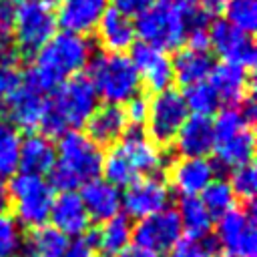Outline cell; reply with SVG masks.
<instances>
[{
  "label": "cell",
  "mask_w": 257,
  "mask_h": 257,
  "mask_svg": "<svg viewBox=\"0 0 257 257\" xmlns=\"http://www.w3.org/2000/svg\"><path fill=\"white\" fill-rule=\"evenodd\" d=\"M92 56V44L86 36L56 32L34 56V64L26 74V82L42 94L52 92L64 80L78 74Z\"/></svg>",
  "instance_id": "1"
},
{
  "label": "cell",
  "mask_w": 257,
  "mask_h": 257,
  "mask_svg": "<svg viewBox=\"0 0 257 257\" xmlns=\"http://www.w3.org/2000/svg\"><path fill=\"white\" fill-rule=\"evenodd\" d=\"M98 106V96L84 74H74L64 80L58 88L52 90V96L46 100L44 112L40 116V135L46 139L62 137L68 131H78L94 108Z\"/></svg>",
  "instance_id": "2"
},
{
  "label": "cell",
  "mask_w": 257,
  "mask_h": 257,
  "mask_svg": "<svg viewBox=\"0 0 257 257\" xmlns=\"http://www.w3.org/2000/svg\"><path fill=\"white\" fill-rule=\"evenodd\" d=\"M102 151L80 131H68L58 139L56 165L48 173L50 187L60 193L74 191L102 173Z\"/></svg>",
  "instance_id": "3"
},
{
  "label": "cell",
  "mask_w": 257,
  "mask_h": 257,
  "mask_svg": "<svg viewBox=\"0 0 257 257\" xmlns=\"http://www.w3.org/2000/svg\"><path fill=\"white\" fill-rule=\"evenodd\" d=\"M88 80L98 98L106 104L128 102L141 90V78L126 54L100 52L88 60Z\"/></svg>",
  "instance_id": "4"
},
{
  "label": "cell",
  "mask_w": 257,
  "mask_h": 257,
  "mask_svg": "<svg viewBox=\"0 0 257 257\" xmlns=\"http://www.w3.org/2000/svg\"><path fill=\"white\" fill-rule=\"evenodd\" d=\"M135 32L141 36V42L163 52L181 48L187 40L185 4L177 0H155L151 8L137 16Z\"/></svg>",
  "instance_id": "5"
},
{
  "label": "cell",
  "mask_w": 257,
  "mask_h": 257,
  "mask_svg": "<svg viewBox=\"0 0 257 257\" xmlns=\"http://www.w3.org/2000/svg\"><path fill=\"white\" fill-rule=\"evenodd\" d=\"M8 201L14 209V219L20 227L38 229L48 225L50 209L54 203V189L44 177L18 173L8 187Z\"/></svg>",
  "instance_id": "6"
},
{
  "label": "cell",
  "mask_w": 257,
  "mask_h": 257,
  "mask_svg": "<svg viewBox=\"0 0 257 257\" xmlns=\"http://www.w3.org/2000/svg\"><path fill=\"white\" fill-rule=\"evenodd\" d=\"M56 14L50 6L36 0H26L16 6L12 34L14 46L24 54H36L56 34Z\"/></svg>",
  "instance_id": "7"
},
{
  "label": "cell",
  "mask_w": 257,
  "mask_h": 257,
  "mask_svg": "<svg viewBox=\"0 0 257 257\" xmlns=\"http://www.w3.org/2000/svg\"><path fill=\"white\" fill-rule=\"evenodd\" d=\"M189 110L183 98V92L177 88H165L157 92L149 102L147 112V135L159 145H169L175 141L179 128L187 120Z\"/></svg>",
  "instance_id": "8"
},
{
  "label": "cell",
  "mask_w": 257,
  "mask_h": 257,
  "mask_svg": "<svg viewBox=\"0 0 257 257\" xmlns=\"http://www.w3.org/2000/svg\"><path fill=\"white\" fill-rule=\"evenodd\" d=\"M217 243L235 257H255L257 253V229L255 217L249 207H233L219 217Z\"/></svg>",
  "instance_id": "9"
},
{
  "label": "cell",
  "mask_w": 257,
  "mask_h": 257,
  "mask_svg": "<svg viewBox=\"0 0 257 257\" xmlns=\"http://www.w3.org/2000/svg\"><path fill=\"white\" fill-rule=\"evenodd\" d=\"M169 201L171 189L167 181L157 175L139 177L128 187H124V193H120V207L128 217H135L139 221L169 209Z\"/></svg>",
  "instance_id": "10"
},
{
  "label": "cell",
  "mask_w": 257,
  "mask_h": 257,
  "mask_svg": "<svg viewBox=\"0 0 257 257\" xmlns=\"http://www.w3.org/2000/svg\"><path fill=\"white\" fill-rule=\"evenodd\" d=\"M181 223L175 209H165L161 213H155L151 217L141 219L133 227V241L135 245L161 255L169 253L179 241H181Z\"/></svg>",
  "instance_id": "11"
},
{
  "label": "cell",
  "mask_w": 257,
  "mask_h": 257,
  "mask_svg": "<svg viewBox=\"0 0 257 257\" xmlns=\"http://www.w3.org/2000/svg\"><path fill=\"white\" fill-rule=\"evenodd\" d=\"M209 44L227 64L239 66L243 70H249L255 64L257 54L253 38L233 28L225 20H215L209 26Z\"/></svg>",
  "instance_id": "12"
},
{
  "label": "cell",
  "mask_w": 257,
  "mask_h": 257,
  "mask_svg": "<svg viewBox=\"0 0 257 257\" xmlns=\"http://www.w3.org/2000/svg\"><path fill=\"white\" fill-rule=\"evenodd\" d=\"M128 58L135 64L141 82H145L151 90L161 92L165 88H171L173 66H171V58L167 56V52H163L151 44L137 42L131 46Z\"/></svg>",
  "instance_id": "13"
},
{
  "label": "cell",
  "mask_w": 257,
  "mask_h": 257,
  "mask_svg": "<svg viewBox=\"0 0 257 257\" xmlns=\"http://www.w3.org/2000/svg\"><path fill=\"white\" fill-rule=\"evenodd\" d=\"M114 147L128 161V165L135 169V173L139 177L141 175H153L165 163L161 149L139 126H131L128 131H124V135L118 139V143Z\"/></svg>",
  "instance_id": "14"
},
{
  "label": "cell",
  "mask_w": 257,
  "mask_h": 257,
  "mask_svg": "<svg viewBox=\"0 0 257 257\" xmlns=\"http://www.w3.org/2000/svg\"><path fill=\"white\" fill-rule=\"evenodd\" d=\"M48 221L64 237H74V239L84 237L90 227V217L80 201V195L74 191L58 193V197H54Z\"/></svg>",
  "instance_id": "15"
},
{
  "label": "cell",
  "mask_w": 257,
  "mask_h": 257,
  "mask_svg": "<svg viewBox=\"0 0 257 257\" xmlns=\"http://www.w3.org/2000/svg\"><path fill=\"white\" fill-rule=\"evenodd\" d=\"M215 163L209 159L181 157L171 167V185L183 197H199L215 179Z\"/></svg>",
  "instance_id": "16"
},
{
  "label": "cell",
  "mask_w": 257,
  "mask_h": 257,
  "mask_svg": "<svg viewBox=\"0 0 257 257\" xmlns=\"http://www.w3.org/2000/svg\"><path fill=\"white\" fill-rule=\"evenodd\" d=\"M106 10V0H60L56 24L64 28V32L86 36L96 30V24Z\"/></svg>",
  "instance_id": "17"
},
{
  "label": "cell",
  "mask_w": 257,
  "mask_h": 257,
  "mask_svg": "<svg viewBox=\"0 0 257 257\" xmlns=\"http://www.w3.org/2000/svg\"><path fill=\"white\" fill-rule=\"evenodd\" d=\"M175 147L181 153V157L191 159H207V155L215 147V135H213V120L207 116H195L189 114L183 126L179 128L175 137Z\"/></svg>",
  "instance_id": "18"
},
{
  "label": "cell",
  "mask_w": 257,
  "mask_h": 257,
  "mask_svg": "<svg viewBox=\"0 0 257 257\" xmlns=\"http://www.w3.org/2000/svg\"><path fill=\"white\" fill-rule=\"evenodd\" d=\"M80 201L88 213L90 219L98 223H106L118 215L120 207V191L106 183L104 179H92L82 185L80 189Z\"/></svg>",
  "instance_id": "19"
},
{
  "label": "cell",
  "mask_w": 257,
  "mask_h": 257,
  "mask_svg": "<svg viewBox=\"0 0 257 257\" xmlns=\"http://www.w3.org/2000/svg\"><path fill=\"white\" fill-rule=\"evenodd\" d=\"M44 106H46L44 94L26 80L20 84L16 92H12L6 98V114L12 120L10 124L22 128H36L44 112Z\"/></svg>",
  "instance_id": "20"
},
{
  "label": "cell",
  "mask_w": 257,
  "mask_h": 257,
  "mask_svg": "<svg viewBox=\"0 0 257 257\" xmlns=\"http://www.w3.org/2000/svg\"><path fill=\"white\" fill-rule=\"evenodd\" d=\"M96 34L100 44L106 48V52H114V54H122L124 50H128L135 44V36H137L135 22L110 6H106V10L102 12L96 24Z\"/></svg>",
  "instance_id": "21"
},
{
  "label": "cell",
  "mask_w": 257,
  "mask_h": 257,
  "mask_svg": "<svg viewBox=\"0 0 257 257\" xmlns=\"http://www.w3.org/2000/svg\"><path fill=\"white\" fill-rule=\"evenodd\" d=\"M126 116L122 106L118 104H102L96 106L90 118L86 120V137L100 145H114L126 131Z\"/></svg>",
  "instance_id": "22"
},
{
  "label": "cell",
  "mask_w": 257,
  "mask_h": 257,
  "mask_svg": "<svg viewBox=\"0 0 257 257\" xmlns=\"http://www.w3.org/2000/svg\"><path fill=\"white\" fill-rule=\"evenodd\" d=\"M171 66H173V80L185 86H191V84L209 80L215 68V60L209 50L185 46L177 50V54L171 60Z\"/></svg>",
  "instance_id": "23"
},
{
  "label": "cell",
  "mask_w": 257,
  "mask_h": 257,
  "mask_svg": "<svg viewBox=\"0 0 257 257\" xmlns=\"http://www.w3.org/2000/svg\"><path fill=\"white\" fill-rule=\"evenodd\" d=\"M209 84L215 88L221 102L237 104L249 96L251 76H249V70L223 62V64H215L209 76Z\"/></svg>",
  "instance_id": "24"
},
{
  "label": "cell",
  "mask_w": 257,
  "mask_h": 257,
  "mask_svg": "<svg viewBox=\"0 0 257 257\" xmlns=\"http://www.w3.org/2000/svg\"><path fill=\"white\" fill-rule=\"evenodd\" d=\"M56 165V149L50 139L40 133L28 135L20 143V169L28 175L44 177Z\"/></svg>",
  "instance_id": "25"
},
{
  "label": "cell",
  "mask_w": 257,
  "mask_h": 257,
  "mask_svg": "<svg viewBox=\"0 0 257 257\" xmlns=\"http://www.w3.org/2000/svg\"><path fill=\"white\" fill-rule=\"evenodd\" d=\"M219 165L227 167V169H237L243 165H251L253 155H255V137L251 126L243 128L223 141H217L213 147Z\"/></svg>",
  "instance_id": "26"
},
{
  "label": "cell",
  "mask_w": 257,
  "mask_h": 257,
  "mask_svg": "<svg viewBox=\"0 0 257 257\" xmlns=\"http://www.w3.org/2000/svg\"><path fill=\"white\" fill-rule=\"evenodd\" d=\"M90 243L100 247L104 255H118L133 243V225L126 217L116 215L114 219L100 225L98 231L90 233Z\"/></svg>",
  "instance_id": "27"
},
{
  "label": "cell",
  "mask_w": 257,
  "mask_h": 257,
  "mask_svg": "<svg viewBox=\"0 0 257 257\" xmlns=\"http://www.w3.org/2000/svg\"><path fill=\"white\" fill-rule=\"evenodd\" d=\"M177 217L181 229L189 235V239H207L213 231V215L205 209L199 197H183L179 201Z\"/></svg>",
  "instance_id": "28"
},
{
  "label": "cell",
  "mask_w": 257,
  "mask_h": 257,
  "mask_svg": "<svg viewBox=\"0 0 257 257\" xmlns=\"http://www.w3.org/2000/svg\"><path fill=\"white\" fill-rule=\"evenodd\" d=\"M20 133L14 124L0 120V181L14 177L20 169Z\"/></svg>",
  "instance_id": "29"
},
{
  "label": "cell",
  "mask_w": 257,
  "mask_h": 257,
  "mask_svg": "<svg viewBox=\"0 0 257 257\" xmlns=\"http://www.w3.org/2000/svg\"><path fill=\"white\" fill-rule=\"evenodd\" d=\"M183 98H185L187 110L193 112L195 116L211 118V114H215L219 110V106H221V100H219L215 88L209 84V80H203V82L187 86L185 92H183Z\"/></svg>",
  "instance_id": "30"
},
{
  "label": "cell",
  "mask_w": 257,
  "mask_h": 257,
  "mask_svg": "<svg viewBox=\"0 0 257 257\" xmlns=\"http://www.w3.org/2000/svg\"><path fill=\"white\" fill-rule=\"evenodd\" d=\"M225 22L233 28L253 34L257 28V0H225L221 8Z\"/></svg>",
  "instance_id": "31"
},
{
  "label": "cell",
  "mask_w": 257,
  "mask_h": 257,
  "mask_svg": "<svg viewBox=\"0 0 257 257\" xmlns=\"http://www.w3.org/2000/svg\"><path fill=\"white\" fill-rule=\"evenodd\" d=\"M66 243H68V237H64L52 225H42L38 229H32L28 237V245L32 249L30 253L38 257H60Z\"/></svg>",
  "instance_id": "32"
},
{
  "label": "cell",
  "mask_w": 257,
  "mask_h": 257,
  "mask_svg": "<svg viewBox=\"0 0 257 257\" xmlns=\"http://www.w3.org/2000/svg\"><path fill=\"white\" fill-rule=\"evenodd\" d=\"M199 199L213 217H221L235 207V195L229 187V181L225 179H213L207 189L199 195Z\"/></svg>",
  "instance_id": "33"
},
{
  "label": "cell",
  "mask_w": 257,
  "mask_h": 257,
  "mask_svg": "<svg viewBox=\"0 0 257 257\" xmlns=\"http://www.w3.org/2000/svg\"><path fill=\"white\" fill-rule=\"evenodd\" d=\"M24 239L20 225L10 213L0 211V257H18Z\"/></svg>",
  "instance_id": "34"
},
{
  "label": "cell",
  "mask_w": 257,
  "mask_h": 257,
  "mask_svg": "<svg viewBox=\"0 0 257 257\" xmlns=\"http://www.w3.org/2000/svg\"><path fill=\"white\" fill-rule=\"evenodd\" d=\"M243 128H249L247 118L243 116L239 106H227L223 110L217 112V118L213 120V135H215V143L223 141Z\"/></svg>",
  "instance_id": "35"
},
{
  "label": "cell",
  "mask_w": 257,
  "mask_h": 257,
  "mask_svg": "<svg viewBox=\"0 0 257 257\" xmlns=\"http://www.w3.org/2000/svg\"><path fill=\"white\" fill-rule=\"evenodd\" d=\"M229 187L235 197H239L243 201H251L257 191V173H255L253 165H243V167L233 169Z\"/></svg>",
  "instance_id": "36"
},
{
  "label": "cell",
  "mask_w": 257,
  "mask_h": 257,
  "mask_svg": "<svg viewBox=\"0 0 257 257\" xmlns=\"http://www.w3.org/2000/svg\"><path fill=\"white\" fill-rule=\"evenodd\" d=\"M169 257H215L213 245L209 239H181L171 251Z\"/></svg>",
  "instance_id": "37"
},
{
  "label": "cell",
  "mask_w": 257,
  "mask_h": 257,
  "mask_svg": "<svg viewBox=\"0 0 257 257\" xmlns=\"http://www.w3.org/2000/svg\"><path fill=\"white\" fill-rule=\"evenodd\" d=\"M24 82L22 72L16 64H0V98H8Z\"/></svg>",
  "instance_id": "38"
},
{
  "label": "cell",
  "mask_w": 257,
  "mask_h": 257,
  "mask_svg": "<svg viewBox=\"0 0 257 257\" xmlns=\"http://www.w3.org/2000/svg\"><path fill=\"white\" fill-rule=\"evenodd\" d=\"M124 110V116H126V122H131L133 126H139L147 122V112H149V100L141 94L133 96L128 102H126V108Z\"/></svg>",
  "instance_id": "39"
},
{
  "label": "cell",
  "mask_w": 257,
  "mask_h": 257,
  "mask_svg": "<svg viewBox=\"0 0 257 257\" xmlns=\"http://www.w3.org/2000/svg\"><path fill=\"white\" fill-rule=\"evenodd\" d=\"M110 2H112L110 8H114L126 18H133V16H141L147 8H151L155 0H110Z\"/></svg>",
  "instance_id": "40"
},
{
  "label": "cell",
  "mask_w": 257,
  "mask_h": 257,
  "mask_svg": "<svg viewBox=\"0 0 257 257\" xmlns=\"http://www.w3.org/2000/svg\"><path fill=\"white\" fill-rule=\"evenodd\" d=\"M60 257H92V243L90 239L84 235V237H76V239H68L64 251Z\"/></svg>",
  "instance_id": "41"
},
{
  "label": "cell",
  "mask_w": 257,
  "mask_h": 257,
  "mask_svg": "<svg viewBox=\"0 0 257 257\" xmlns=\"http://www.w3.org/2000/svg\"><path fill=\"white\" fill-rule=\"evenodd\" d=\"M16 4L12 0H0V36H10Z\"/></svg>",
  "instance_id": "42"
},
{
  "label": "cell",
  "mask_w": 257,
  "mask_h": 257,
  "mask_svg": "<svg viewBox=\"0 0 257 257\" xmlns=\"http://www.w3.org/2000/svg\"><path fill=\"white\" fill-rule=\"evenodd\" d=\"M116 257H159V255H155V253H151V251H147V249H143V247L131 243V245H128L124 251H120Z\"/></svg>",
  "instance_id": "43"
},
{
  "label": "cell",
  "mask_w": 257,
  "mask_h": 257,
  "mask_svg": "<svg viewBox=\"0 0 257 257\" xmlns=\"http://www.w3.org/2000/svg\"><path fill=\"white\" fill-rule=\"evenodd\" d=\"M8 205V187L4 185V181H0V211H6Z\"/></svg>",
  "instance_id": "44"
},
{
  "label": "cell",
  "mask_w": 257,
  "mask_h": 257,
  "mask_svg": "<svg viewBox=\"0 0 257 257\" xmlns=\"http://www.w3.org/2000/svg\"><path fill=\"white\" fill-rule=\"evenodd\" d=\"M177 2H181V4H185V6H201L203 0H177Z\"/></svg>",
  "instance_id": "45"
},
{
  "label": "cell",
  "mask_w": 257,
  "mask_h": 257,
  "mask_svg": "<svg viewBox=\"0 0 257 257\" xmlns=\"http://www.w3.org/2000/svg\"><path fill=\"white\" fill-rule=\"evenodd\" d=\"M4 114H6V102H4V98H0V120Z\"/></svg>",
  "instance_id": "46"
},
{
  "label": "cell",
  "mask_w": 257,
  "mask_h": 257,
  "mask_svg": "<svg viewBox=\"0 0 257 257\" xmlns=\"http://www.w3.org/2000/svg\"><path fill=\"white\" fill-rule=\"evenodd\" d=\"M36 2H40V4H44V6H50V4H54V2H60V0H36Z\"/></svg>",
  "instance_id": "47"
},
{
  "label": "cell",
  "mask_w": 257,
  "mask_h": 257,
  "mask_svg": "<svg viewBox=\"0 0 257 257\" xmlns=\"http://www.w3.org/2000/svg\"><path fill=\"white\" fill-rule=\"evenodd\" d=\"M18 257H38V255H34V253H24V255H18Z\"/></svg>",
  "instance_id": "48"
},
{
  "label": "cell",
  "mask_w": 257,
  "mask_h": 257,
  "mask_svg": "<svg viewBox=\"0 0 257 257\" xmlns=\"http://www.w3.org/2000/svg\"><path fill=\"white\" fill-rule=\"evenodd\" d=\"M223 257H235V255H229V253H225V255H223Z\"/></svg>",
  "instance_id": "49"
},
{
  "label": "cell",
  "mask_w": 257,
  "mask_h": 257,
  "mask_svg": "<svg viewBox=\"0 0 257 257\" xmlns=\"http://www.w3.org/2000/svg\"><path fill=\"white\" fill-rule=\"evenodd\" d=\"M92 257H106V255H92Z\"/></svg>",
  "instance_id": "50"
}]
</instances>
